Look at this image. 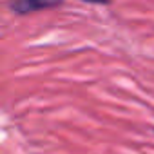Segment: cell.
Returning a JSON list of instances; mask_svg holds the SVG:
<instances>
[{
  "instance_id": "obj_2",
  "label": "cell",
  "mask_w": 154,
  "mask_h": 154,
  "mask_svg": "<svg viewBox=\"0 0 154 154\" xmlns=\"http://www.w3.org/2000/svg\"><path fill=\"white\" fill-rule=\"evenodd\" d=\"M84 2H89V4H111L112 0H84Z\"/></svg>"
},
{
  "instance_id": "obj_1",
  "label": "cell",
  "mask_w": 154,
  "mask_h": 154,
  "mask_svg": "<svg viewBox=\"0 0 154 154\" xmlns=\"http://www.w3.org/2000/svg\"><path fill=\"white\" fill-rule=\"evenodd\" d=\"M63 4V0H11L9 8L18 15H29L42 9H53Z\"/></svg>"
}]
</instances>
